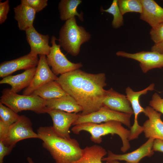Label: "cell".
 <instances>
[{"mask_svg": "<svg viewBox=\"0 0 163 163\" xmlns=\"http://www.w3.org/2000/svg\"><path fill=\"white\" fill-rule=\"evenodd\" d=\"M105 74H91L79 69L60 75L55 81L82 108L81 115L98 110L106 96Z\"/></svg>", "mask_w": 163, "mask_h": 163, "instance_id": "1", "label": "cell"}, {"mask_svg": "<svg viewBox=\"0 0 163 163\" xmlns=\"http://www.w3.org/2000/svg\"><path fill=\"white\" fill-rule=\"evenodd\" d=\"M37 133L43 141V147L49 152L55 163H73L81 157L83 149L77 140L58 136L52 126L40 127Z\"/></svg>", "mask_w": 163, "mask_h": 163, "instance_id": "2", "label": "cell"}, {"mask_svg": "<svg viewBox=\"0 0 163 163\" xmlns=\"http://www.w3.org/2000/svg\"><path fill=\"white\" fill-rule=\"evenodd\" d=\"M120 122L110 121L100 124L90 122L82 123L74 126L71 129L73 133L79 134L81 131L87 132L91 134L90 139L92 142L100 144L102 142V136L109 134L118 135L122 142L120 150L125 152L130 148L129 140L130 131L122 126Z\"/></svg>", "mask_w": 163, "mask_h": 163, "instance_id": "3", "label": "cell"}, {"mask_svg": "<svg viewBox=\"0 0 163 163\" xmlns=\"http://www.w3.org/2000/svg\"><path fill=\"white\" fill-rule=\"evenodd\" d=\"M91 37L84 27L77 24L74 17L65 21L60 29L57 40L65 50L76 56L79 53L81 45L89 41Z\"/></svg>", "mask_w": 163, "mask_h": 163, "instance_id": "4", "label": "cell"}, {"mask_svg": "<svg viewBox=\"0 0 163 163\" xmlns=\"http://www.w3.org/2000/svg\"><path fill=\"white\" fill-rule=\"evenodd\" d=\"M0 102L9 107L16 113L30 110L37 114L46 113V100L34 95H20L9 88L2 91Z\"/></svg>", "mask_w": 163, "mask_h": 163, "instance_id": "5", "label": "cell"}, {"mask_svg": "<svg viewBox=\"0 0 163 163\" xmlns=\"http://www.w3.org/2000/svg\"><path fill=\"white\" fill-rule=\"evenodd\" d=\"M57 39L52 36L50 43L52 46L50 53L46 56V60L51 70L56 75H62L79 69L83 66L81 62L73 63L69 61L61 51V47L56 43Z\"/></svg>", "mask_w": 163, "mask_h": 163, "instance_id": "6", "label": "cell"}, {"mask_svg": "<svg viewBox=\"0 0 163 163\" xmlns=\"http://www.w3.org/2000/svg\"><path fill=\"white\" fill-rule=\"evenodd\" d=\"M132 114L115 111L103 106L98 110L90 114L81 115L72 124L90 122L100 124L110 121H116L123 123L129 128L131 127V117Z\"/></svg>", "mask_w": 163, "mask_h": 163, "instance_id": "7", "label": "cell"}, {"mask_svg": "<svg viewBox=\"0 0 163 163\" xmlns=\"http://www.w3.org/2000/svg\"><path fill=\"white\" fill-rule=\"evenodd\" d=\"M31 138L39 139V136L34 131L30 119L22 115L17 121L10 126L7 137L3 142L5 146L13 148L20 141Z\"/></svg>", "mask_w": 163, "mask_h": 163, "instance_id": "8", "label": "cell"}, {"mask_svg": "<svg viewBox=\"0 0 163 163\" xmlns=\"http://www.w3.org/2000/svg\"><path fill=\"white\" fill-rule=\"evenodd\" d=\"M46 113L53 122V130L57 136L66 139H71L69 129L78 118L79 114L47 108Z\"/></svg>", "mask_w": 163, "mask_h": 163, "instance_id": "9", "label": "cell"}, {"mask_svg": "<svg viewBox=\"0 0 163 163\" xmlns=\"http://www.w3.org/2000/svg\"><path fill=\"white\" fill-rule=\"evenodd\" d=\"M155 87V84L152 83L145 88L139 91H134L129 86L125 89L126 97L131 104L134 115V123L130 128L129 141L137 139L139 135L143 132V126H140L138 121V115L140 113H143L144 111V108L140 103V97L142 95L146 94L149 91L154 90Z\"/></svg>", "mask_w": 163, "mask_h": 163, "instance_id": "10", "label": "cell"}, {"mask_svg": "<svg viewBox=\"0 0 163 163\" xmlns=\"http://www.w3.org/2000/svg\"><path fill=\"white\" fill-rule=\"evenodd\" d=\"M116 55L138 61L141 70L144 73L154 69L163 67V55L155 51H142L131 53L119 51Z\"/></svg>", "mask_w": 163, "mask_h": 163, "instance_id": "11", "label": "cell"}, {"mask_svg": "<svg viewBox=\"0 0 163 163\" xmlns=\"http://www.w3.org/2000/svg\"><path fill=\"white\" fill-rule=\"evenodd\" d=\"M36 72L29 86L23 92V94L30 95L34 91L46 83L55 81L58 78L50 69L46 60V56L40 55Z\"/></svg>", "mask_w": 163, "mask_h": 163, "instance_id": "12", "label": "cell"}, {"mask_svg": "<svg viewBox=\"0 0 163 163\" xmlns=\"http://www.w3.org/2000/svg\"><path fill=\"white\" fill-rule=\"evenodd\" d=\"M154 139L153 138H149L145 143L138 149L125 154H115L108 150L107 157L103 158L102 161H106L113 160L124 161L131 163H139L143 158L147 156L150 157L154 154L152 146Z\"/></svg>", "mask_w": 163, "mask_h": 163, "instance_id": "13", "label": "cell"}, {"mask_svg": "<svg viewBox=\"0 0 163 163\" xmlns=\"http://www.w3.org/2000/svg\"><path fill=\"white\" fill-rule=\"evenodd\" d=\"M37 56L30 53L17 59L2 62L0 65V77L4 78L19 70H26L37 66Z\"/></svg>", "mask_w": 163, "mask_h": 163, "instance_id": "14", "label": "cell"}, {"mask_svg": "<svg viewBox=\"0 0 163 163\" xmlns=\"http://www.w3.org/2000/svg\"><path fill=\"white\" fill-rule=\"evenodd\" d=\"M143 113L149 118L143 126L145 137L163 139V122L161 118V113L150 106L144 108Z\"/></svg>", "mask_w": 163, "mask_h": 163, "instance_id": "15", "label": "cell"}, {"mask_svg": "<svg viewBox=\"0 0 163 163\" xmlns=\"http://www.w3.org/2000/svg\"><path fill=\"white\" fill-rule=\"evenodd\" d=\"M25 31L27 40L30 48L29 53L35 56L38 55H48L51 48L49 45V35L39 33L34 26Z\"/></svg>", "mask_w": 163, "mask_h": 163, "instance_id": "16", "label": "cell"}, {"mask_svg": "<svg viewBox=\"0 0 163 163\" xmlns=\"http://www.w3.org/2000/svg\"><path fill=\"white\" fill-rule=\"evenodd\" d=\"M142 6L140 18L153 28L163 22V8L153 0H141Z\"/></svg>", "mask_w": 163, "mask_h": 163, "instance_id": "17", "label": "cell"}, {"mask_svg": "<svg viewBox=\"0 0 163 163\" xmlns=\"http://www.w3.org/2000/svg\"><path fill=\"white\" fill-rule=\"evenodd\" d=\"M103 106L112 110L125 113L134 114L131 104L126 96L112 88L107 90Z\"/></svg>", "mask_w": 163, "mask_h": 163, "instance_id": "18", "label": "cell"}, {"mask_svg": "<svg viewBox=\"0 0 163 163\" xmlns=\"http://www.w3.org/2000/svg\"><path fill=\"white\" fill-rule=\"evenodd\" d=\"M36 69L37 67H35L25 70L21 73L7 76L2 78L0 84L9 85L11 86V90L17 93L29 86Z\"/></svg>", "mask_w": 163, "mask_h": 163, "instance_id": "19", "label": "cell"}, {"mask_svg": "<svg viewBox=\"0 0 163 163\" xmlns=\"http://www.w3.org/2000/svg\"><path fill=\"white\" fill-rule=\"evenodd\" d=\"M46 106L50 109H56L69 113L82 112V108L70 95L65 96L46 100Z\"/></svg>", "mask_w": 163, "mask_h": 163, "instance_id": "20", "label": "cell"}, {"mask_svg": "<svg viewBox=\"0 0 163 163\" xmlns=\"http://www.w3.org/2000/svg\"><path fill=\"white\" fill-rule=\"evenodd\" d=\"M14 18L20 30L26 31L33 26L36 12L32 8L20 4L14 8Z\"/></svg>", "mask_w": 163, "mask_h": 163, "instance_id": "21", "label": "cell"}, {"mask_svg": "<svg viewBox=\"0 0 163 163\" xmlns=\"http://www.w3.org/2000/svg\"><path fill=\"white\" fill-rule=\"evenodd\" d=\"M82 2L81 0H61L58 5L61 20L66 21L77 16L80 21H83V13L81 12L79 13L77 11L78 7Z\"/></svg>", "mask_w": 163, "mask_h": 163, "instance_id": "22", "label": "cell"}, {"mask_svg": "<svg viewBox=\"0 0 163 163\" xmlns=\"http://www.w3.org/2000/svg\"><path fill=\"white\" fill-rule=\"evenodd\" d=\"M107 152L102 146L94 145L83 149L81 157L73 163H103L102 159Z\"/></svg>", "mask_w": 163, "mask_h": 163, "instance_id": "23", "label": "cell"}, {"mask_svg": "<svg viewBox=\"0 0 163 163\" xmlns=\"http://www.w3.org/2000/svg\"><path fill=\"white\" fill-rule=\"evenodd\" d=\"M67 94L56 81L49 82L34 91L30 95L46 100L59 97Z\"/></svg>", "mask_w": 163, "mask_h": 163, "instance_id": "24", "label": "cell"}, {"mask_svg": "<svg viewBox=\"0 0 163 163\" xmlns=\"http://www.w3.org/2000/svg\"><path fill=\"white\" fill-rule=\"evenodd\" d=\"M118 5L123 15L129 12L141 13L142 6L141 0H117Z\"/></svg>", "mask_w": 163, "mask_h": 163, "instance_id": "25", "label": "cell"}, {"mask_svg": "<svg viewBox=\"0 0 163 163\" xmlns=\"http://www.w3.org/2000/svg\"><path fill=\"white\" fill-rule=\"evenodd\" d=\"M101 11L108 13L113 15L112 25L113 28H118L123 25V16L119 8L117 0H113L110 7L107 9L101 8Z\"/></svg>", "mask_w": 163, "mask_h": 163, "instance_id": "26", "label": "cell"}, {"mask_svg": "<svg viewBox=\"0 0 163 163\" xmlns=\"http://www.w3.org/2000/svg\"><path fill=\"white\" fill-rule=\"evenodd\" d=\"M20 116L12 109L0 102V120L10 126L17 121Z\"/></svg>", "mask_w": 163, "mask_h": 163, "instance_id": "27", "label": "cell"}, {"mask_svg": "<svg viewBox=\"0 0 163 163\" xmlns=\"http://www.w3.org/2000/svg\"><path fill=\"white\" fill-rule=\"evenodd\" d=\"M47 0H21V4L27 5L33 9L36 12H39L48 5Z\"/></svg>", "mask_w": 163, "mask_h": 163, "instance_id": "28", "label": "cell"}, {"mask_svg": "<svg viewBox=\"0 0 163 163\" xmlns=\"http://www.w3.org/2000/svg\"><path fill=\"white\" fill-rule=\"evenodd\" d=\"M151 40L155 44L163 41V22L155 27L152 28L150 31Z\"/></svg>", "mask_w": 163, "mask_h": 163, "instance_id": "29", "label": "cell"}, {"mask_svg": "<svg viewBox=\"0 0 163 163\" xmlns=\"http://www.w3.org/2000/svg\"><path fill=\"white\" fill-rule=\"evenodd\" d=\"M150 106L156 111L163 114V98L157 93H154L149 102Z\"/></svg>", "mask_w": 163, "mask_h": 163, "instance_id": "30", "label": "cell"}, {"mask_svg": "<svg viewBox=\"0 0 163 163\" xmlns=\"http://www.w3.org/2000/svg\"><path fill=\"white\" fill-rule=\"evenodd\" d=\"M10 10L9 1L0 2V24H2L6 20Z\"/></svg>", "mask_w": 163, "mask_h": 163, "instance_id": "31", "label": "cell"}, {"mask_svg": "<svg viewBox=\"0 0 163 163\" xmlns=\"http://www.w3.org/2000/svg\"><path fill=\"white\" fill-rule=\"evenodd\" d=\"M10 126L0 120V141L4 142L8 136Z\"/></svg>", "mask_w": 163, "mask_h": 163, "instance_id": "32", "label": "cell"}, {"mask_svg": "<svg viewBox=\"0 0 163 163\" xmlns=\"http://www.w3.org/2000/svg\"><path fill=\"white\" fill-rule=\"evenodd\" d=\"M13 148L5 146L3 142L0 141V163H3L4 157L9 154Z\"/></svg>", "mask_w": 163, "mask_h": 163, "instance_id": "33", "label": "cell"}, {"mask_svg": "<svg viewBox=\"0 0 163 163\" xmlns=\"http://www.w3.org/2000/svg\"><path fill=\"white\" fill-rule=\"evenodd\" d=\"M152 149L154 151L163 153V139H155L153 144Z\"/></svg>", "mask_w": 163, "mask_h": 163, "instance_id": "34", "label": "cell"}, {"mask_svg": "<svg viewBox=\"0 0 163 163\" xmlns=\"http://www.w3.org/2000/svg\"><path fill=\"white\" fill-rule=\"evenodd\" d=\"M151 51L163 55V41L158 43L154 44L151 47Z\"/></svg>", "mask_w": 163, "mask_h": 163, "instance_id": "35", "label": "cell"}, {"mask_svg": "<svg viewBox=\"0 0 163 163\" xmlns=\"http://www.w3.org/2000/svg\"><path fill=\"white\" fill-rule=\"evenodd\" d=\"M106 163H123L120 162H119L118 161H117V160H113V161H106ZM125 163H131L126 162Z\"/></svg>", "mask_w": 163, "mask_h": 163, "instance_id": "36", "label": "cell"}, {"mask_svg": "<svg viewBox=\"0 0 163 163\" xmlns=\"http://www.w3.org/2000/svg\"><path fill=\"white\" fill-rule=\"evenodd\" d=\"M27 160L28 163H34L32 159L30 157H28Z\"/></svg>", "mask_w": 163, "mask_h": 163, "instance_id": "37", "label": "cell"}]
</instances>
